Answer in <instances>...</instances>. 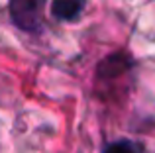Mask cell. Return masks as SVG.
<instances>
[{"instance_id": "6da1fadb", "label": "cell", "mask_w": 155, "mask_h": 153, "mask_svg": "<svg viewBox=\"0 0 155 153\" xmlns=\"http://www.w3.org/2000/svg\"><path fill=\"white\" fill-rule=\"evenodd\" d=\"M45 2L47 0H8L12 24L28 34H39L43 28Z\"/></svg>"}, {"instance_id": "7a4b0ae2", "label": "cell", "mask_w": 155, "mask_h": 153, "mask_svg": "<svg viewBox=\"0 0 155 153\" xmlns=\"http://www.w3.org/2000/svg\"><path fill=\"white\" fill-rule=\"evenodd\" d=\"M132 67H134V59L124 51H118V53L108 55L106 59H102L98 63L96 76L100 80H114L118 76H122L126 71H130Z\"/></svg>"}, {"instance_id": "3957f363", "label": "cell", "mask_w": 155, "mask_h": 153, "mask_svg": "<svg viewBox=\"0 0 155 153\" xmlns=\"http://www.w3.org/2000/svg\"><path fill=\"white\" fill-rule=\"evenodd\" d=\"M87 0H53L51 16L59 22H75L83 14Z\"/></svg>"}, {"instance_id": "277c9868", "label": "cell", "mask_w": 155, "mask_h": 153, "mask_svg": "<svg viewBox=\"0 0 155 153\" xmlns=\"http://www.w3.org/2000/svg\"><path fill=\"white\" fill-rule=\"evenodd\" d=\"M102 153H143V143L136 142V139L122 138V139H116V142L106 143Z\"/></svg>"}]
</instances>
